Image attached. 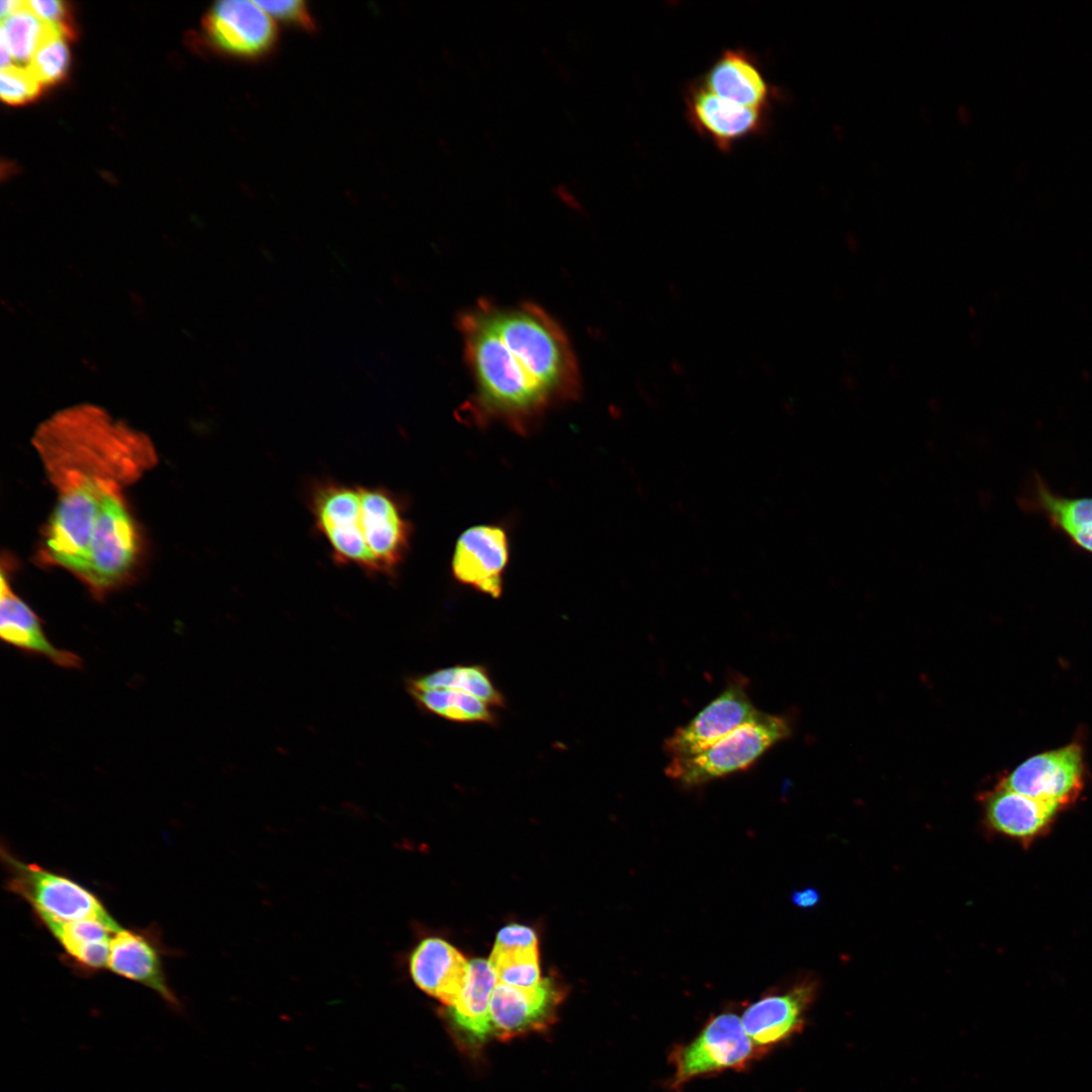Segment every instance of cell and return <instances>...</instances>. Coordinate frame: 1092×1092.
I'll return each mask as SVG.
<instances>
[{
    "label": "cell",
    "instance_id": "33",
    "mask_svg": "<svg viewBox=\"0 0 1092 1092\" xmlns=\"http://www.w3.org/2000/svg\"><path fill=\"white\" fill-rule=\"evenodd\" d=\"M792 900L795 905L808 908L815 906L818 903L819 894L815 889L807 888L794 892Z\"/></svg>",
    "mask_w": 1092,
    "mask_h": 1092
},
{
    "label": "cell",
    "instance_id": "32",
    "mask_svg": "<svg viewBox=\"0 0 1092 1092\" xmlns=\"http://www.w3.org/2000/svg\"><path fill=\"white\" fill-rule=\"evenodd\" d=\"M494 945L500 947L538 946V938L532 928L513 923L505 926L498 931Z\"/></svg>",
    "mask_w": 1092,
    "mask_h": 1092
},
{
    "label": "cell",
    "instance_id": "17",
    "mask_svg": "<svg viewBox=\"0 0 1092 1092\" xmlns=\"http://www.w3.org/2000/svg\"><path fill=\"white\" fill-rule=\"evenodd\" d=\"M162 958V943L154 929L120 928L110 941L107 969L153 990L179 1012L182 1005L168 984Z\"/></svg>",
    "mask_w": 1092,
    "mask_h": 1092
},
{
    "label": "cell",
    "instance_id": "2",
    "mask_svg": "<svg viewBox=\"0 0 1092 1092\" xmlns=\"http://www.w3.org/2000/svg\"><path fill=\"white\" fill-rule=\"evenodd\" d=\"M32 444L57 493L47 557L78 575L102 497L152 469L155 447L144 433L91 404L55 414L35 431Z\"/></svg>",
    "mask_w": 1092,
    "mask_h": 1092
},
{
    "label": "cell",
    "instance_id": "3",
    "mask_svg": "<svg viewBox=\"0 0 1092 1092\" xmlns=\"http://www.w3.org/2000/svg\"><path fill=\"white\" fill-rule=\"evenodd\" d=\"M791 734L792 726L785 716L759 711L702 752L670 759L664 771L682 787L701 786L748 769Z\"/></svg>",
    "mask_w": 1092,
    "mask_h": 1092
},
{
    "label": "cell",
    "instance_id": "22",
    "mask_svg": "<svg viewBox=\"0 0 1092 1092\" xmlns=\"http://www.w3.org/2000/svg\"><path fill=\"white\" fill-rule=\"evenodd\" d=\"M497 978L489 961L474 959L469 962L464 986L449 1007L454 1024L471 1040L482 1042L492 1031L490 1001Z\"/></svg>",
    "mask_w": 1092,
    "mask_h": 1092
},
{
    "label": "cell",
    "instance_id": "19",
    "mask_svg": "<svg viewBox=\"0 0 1092 1092\" xmlns=\"http://www.w3.org/2000/svg\"><path fill=\"white\" fill-rule=\"evenodd\" d=\"M469 962L452 944L439 937H426L408 958V972L415 985L427 995L452 1006L468 974Z\"/></svg>",
    "mask_w": 1092,
    "mask_h": 1092
},
{
    "label": "cell",
    "instance_id": "11",
    "mask_svg": "<svg viewBox=\"0 0 1092 1092\" xmlns=\"http://www.w3.org/2000/svg\"><path fill=\"white\" fill-rule=\"evenodd\" d=\"M1083 782V751L1072 743L1029 757L999 786L1062 808L1076 799Z\"/></svg>",
    "mask_w": 1092,
    "mask_h": 1092
},
{
    "label": "cell",
    "instance_id": "5",
    "mask_svg": "<svg viewBox=\"0 0 1092 1092\" xmlns=\"http://www.w3.org/2000/svg\"><path fill=\"white\" fill-rule=\"evenodd\" d=\"M1 859L8 873L7 890L25 900L43 925L85 918L113 919L99 898L73 879L22 861L4 844Z\"/></svg>",
    "mask_w": 1092,
    "mask_h": 1092
},
{
    "label": "cell",
    "instance_id": "26",
    "mask_svg": "<svg viewBox=\"0 0 1092 1092\" xmlns=\"http://www.w3.org/2000/svg\"><path fill=\"white\" fill-rule=\"evenodd\" d=\"M51 27L52 23L30 12L24 1L21 9L2 19L0 37L9 47L13 60L28 66Z\"/></svg>",
    "mask_w": 1092,
    "mask_h": 1092
},
{
    "label": "cell",
    "instance_id": "4",
    "mask_svg": "<svg viewBox=\"0 0 1092 1092\" xmlns=\"http://www.w3.org/2000/svg\"><path fill=\"white\" fill-rule=\"evenodd\" d=\"M138 553V530L122 489L111 490L99 504L86 560L77 576L101 599L127 577Z\"/></svg>",
    "mask_w": 1092,
    "mask_h": 1092
},
{
    "label": "cell",
    "instance_id": "16",
    "mask_svg": "<svg viewBox=\"0 0 1092 1092\" xmlns=\"http://www.w3.org/2000/svg\"><path fill=\"white\" fill-rule=\"evenodd\" d=\"M562 996L550 978L532 988L497 983L490 1001L492 1031L500 1039H510L548 1027L555 1020Z\"/></svg>",
    "mask_w": 1092,
    "mask_h": 1092
},
{
    "label": "cell",
    "instance_id": "25",
    "mask_svg": "<svg viewBox=\"0 0 1092 1092\" xmlns=\"http://www.w3.org/2000/svg\"><path fill=\"white\" fill-rule=\"evenodd\" d=\"M489 963L497 983L532 988L541 981L538 946L500 947L493 945Z\"/></svg>",
    "mask_w": 1092,
    "mask_h": 1092
},
{
    "label": "cell",
    "instance_id": "34",
    "mask_svg": "<svg viewBox=\"0 0 1092 1092\" xmlns=\"http://www.w3.org/2000/svg\"><path fill=\"white\" fill-rule=\"evenodd\" d=\"M1079 545L1092 551V526L1068 533Z\"/></svg>",
    "mask_w": 1092,
    "mask_h": 1092
},
{
    "label": "cell",
    "instance_id": "7",
    "mask_svg": "<svg viewBox=\"0 0 1092 1092\" xmlns=\"http://www.w3.org/2000/svg\"><path fill=\"white\" fill-rule=\"evenodd\" d=\"M308 504L315 528L328 542L332 558L338 564L354 565L375 575L362 533L359 485L331 479L317 481L310 487Z\"/></svg>",
    "mask_w": 1092,
    "mask_h": 1092
},
{
    "label": "cell",
    "instance_id": "1",
    "mask_svg": "<svg viewBox=\"0 0 1092 1092\" xmlns=\"http://www.w3.org/2000/svg\"><path fill=\"white\" fill-rule=\"evenodd\" d=\"M472 392L463 421L531 432L560 404L577 399L582 377L562 327L532 302L480 299L458 317Z\"/></svg>",
    "mask_w": 1092,
    "mask_h": 1092
},
{
    "label": "cell",
    "instance_id": "20",
    "mask_svg": "<svg viewBox=\"0 0 1092 1092\" xmlns=\"http://www.w3.org/2000/svg\"><path fill=\"white\" fill-rule=\"evenodd\" d=\"M1061 808L998 785L985 798L989 825L997 832L1026 841L1042 833Z\"/></svg>",
    "mask_w": 1092,
    "mask_h": 1092
},
{
    "label": "cell",
    "instance_id": "30",
    "mask_svg": "<svg viewBox=\"0 0 1092 1092\" xmlns=\"http://www.w3.org/2000/svg\"><path fill=\"white\" fill-rule=\"evenodd\" d=\"M25 5L35 16L61 27L69 37H73L74 29L65 2L59 0H30L25 1Z\"/></svg>",
    "mask_w": 1092,
    "mask_h": 1092
},
{
    "label": "cell",
    "instance_id": "36",
    "mask_svg": "<svg viewBox=\"0 0 1092 1092\" xmlns=\"http://www.w3.org/2000/svg\"><path fill=\"white\" fill-rule=\"evenodd\" d=\"M670 370L675 376L679 377L686 374L687 368L680 360L673 359L670 362Z\"/></svg>",
    "mask_w": 1092,
    "mask_h": 1092
},
{
    "label": "cell",
    "instance_id": "12",
    "mask_svg": "<svg viewBox=\"0 0 1092 1092\" xmlns=\"http://www.w3.org/2000/svg\"><path fill=\"white\" fill-rule=\"evenodd\" d=\"M203 25L210 40L235 57L255 59L265 56L277 40L272 17L257 1L217 2L204 18Z\"/></svg>",
    "mask_w": 1092,
    "mask_h": 1092
},
{
    "label": "cell",
    "instance_id": "10",
    "mask_svg": "<svg viewBox=\"0 0 1092 1092\" xmlns=\"http://www.w3.org/2000/svg\"><path fill=\"white\" fill-rule=\"evenodd\" d=\"M758 713L745 680H730L713 701L664 740L663 751L670 759L698 754Z\"/></svg>",
    "mask_w": 1092,
    "mask_h": 1092
},
{
    "label": "cell",
    "instance_id": "14",
    "mask_svg": "<svg viewBox=\"0 0 1092 1092\" xmlns=\"http://www.w3.org/2000/svg\"><path fill=\"white\" fill-rule=\"evenodd\" d=\"M816 983L805 980L781 993L763 995L743 1012V1027L762 1055L799 1034L814 1002Z\"/></svg>",
    "mask_w": 1092,
    "mask_h": 1092
},
{
    "label": "cell",
    "instance_id": "18",
    "mask_svg": "<svg viewBox=\"0 0 1092 1092\" xmlns=\"http://www.w3.org/2000/svg\"><path fill=\"white\" fill-rule=\"evenodd\" d=\"M0 635L2 640L26 654L42 656L54 664L80 669L82 658L67 649L56 647L46 635L42 623L30 607L12 589L4 571L1 572Z\"/></svg>",
    "mask_w": 1092,
    "mask_h": 1092
},
{
    "label": "cell",
    "instance_id": "35",
    "mask_svg": "<svg viewBox=\"0 0 1092 1092\" xmlns=\"http://www.w3.org/2000/svg\"><path fill=\"white\" fill-rule=\"evenodd\" d=\"M24 1L15 0H3L0 3V14L2 19L11 15L22 8Z\"/></svg>",
    "mask_w": 1092,
    "mask_h": 1092
},
{
    "label": "cell",
    "instance_id": "15",
    "mask_svg": "<svg viewBox=\"0 0 1092 1092\" xmlns=\"http://www.w3.org/2000/svg\"><path fill=\"white\" fill-rule=\"evenodd\" d=\"M717 96L739 105L771 111L783 97L762 71L758 58L743 48L724 50L698 79Z\"/></svg>",
    "mask_w": 1092,
    "mask_h": 1092
},
{
    "label": "cell",
    "instance_id": "29",
    "mask_svg": "<svg viewBox=\"0 0 1092 1092\" xmlns=\"http://www.w3.org/2000/svg\"><path fill=\"white\" fill-rule=\"evenodd\" d=\"M43 85L28 66L12 65L1 69L0 94L3 101L19 105L39 95Z\"/></svg>",
    "mask_w": 1092,
    "mask_h": 1092
},
{
    "label": "cell",
    "instance_id": "8",
    "mask_svg": "<svg viewBox=\"0 0 1092 1092\" xmlns=\"http://www.w3.org/2000/svg\"><path fill=\"white\" fill-rule=\"evenodd\" d=\"M362 533L375 575L395 576L411 548L413 525L402 502L382 486L359 485Z\"/></svg>",
    "mask_w": 1092,
    "mask_h": 1092
},
{
    "label": "cell",
    "instance_id": "9",
    "mask_svg": "<svg viewBox=\"0 0 1092 1092\" xmlns=\"http://www.w3.org/2000/svg\"><path fill=\"white\" fill-rule=\"evenodd\" d=\"M684 100L689 124L722 153H729L738 143L768 129L769 111L721 98L698 79L688 84Z\"/></svg>",
    "mask_w": 1092,
    "mask_h": 1092
},
{
    "label": "cell",
    "instance_id": "27",
    "mask_svg": "<svg viewBox=\"0 0 1092 1092\" xmlns=\"http://www.w3.org/2000/svg\"><path fill=\"white\" fill-rule=\"evenodd\" d=\"M67 37L61 27L52 24L28 64L43 86L61 81L67 74L70 63Z\"/></svg>",
    "mask_w": 1092,
    "mask_h": 1092
},
{
    "label": "cell",
    "instance_id": "28",
    "mask_svg": "<svg viewBox=\"0 0 1092 1092\" xmlns=\"http://www.w3.org/2000/svg\"><path fill=\"white\" fill-rule=\"evenodd\" d=\"M1040 503L1053 520L1067 533L1092 526V499H1067L1039 491Z\"/></svg>",
    "mask_w": 1092,
    "mask_h": 1092
},
{
    "label": "cell",
    "instance_id": "31",
    "mask_svg": "<svg viewBox=\"0 0 1092 1092\" xmlns=\"http://www.w3.org/2000/svg\"><path fill=\"white\" fill-rule=\"evenodd\" d=\"M257 3L271 16L278 19L298 24L304 27H312L313 21L303 1H257Z\"/></svg>",
    "mask_w": 1092,
    "mask_h": 1092
},
{
    "label": "cell",
    "instance_id": "24",
    "mask_svg": "<svg viewBox=\"0 0 1092 1092\" xmlns=\"http://www.w3.org/2000/svg\"><path fill=\"white\" fill-rule=\"evenodd\" d=\"M416 703L429 713L458 723L494 724L492 707L480 699L453 689H407Z\"/></svg>",
    "mask_w": 1092,
    "mask_h": 1092
},
{
    "label": "cell",
    "instance_id": "6",
    "mask_svg": "<svg viewBox=\"0 0 1092 1092\" xmlns=\"http://www.w3.org/2000/svg\"><path fill=\"white\" fill-rule=\"evenodd\" d=\"M762 1056L747 1035L741 1017L723 1012L709 1019L690 1042L672 1049L668 1060L674 1072L667 1085L680 1092L693 1079L743 1071Z\"/></svg>",
    "mask_w": 1092,
    "mask_h": 1092
},
{
    "label": "cell",
    "instance_id": "21",
    "mask_svg": "<svg viewBox=\"0 0 1092 1092\" xmlns=\"http://www.w3.org/2000/svg\"><path fill=\"white\" fill-rule=\"evenodd\" d=\"M64 950L72 967L82 974L107 968L110 941L121 927L114 920L85 918L44 924Z\"/></svg>",
    "mask_w": 1092,
    "mask_h": 1092
},
{
    "label": "cell",
    "instance_id": "23",
    "mask_svg": "<svg viewBox=\"0 0 1092 1092\" xmlns=\"http://www.w3.org/2000/svg\"><path fill=\"white\" fill-rule=\"evenodd\" d=\"M407 689H453L468 693L492 708L505 706V697L480 664L444 667L407 680Z\"/></svg>",
    "mask_w": 1092,
    "mask_h": 1092
},
{
    "label": "cell",
    "instance_id": "13",
    "mask_svg": "<svg viewBox=\"0 0 1092 1092\" xmlns=\"http://www.w3.org/2000/svg\"><path fill=\"white\" fill-rule=\"evenodd\" d=\"M509 553V538L504 528L496 525L470 527L455 543L452 574L460 583L498 599Z\"/></svg>",
    "mask_w": 1092,
    "mask_h": 1092
}]
</instances>
